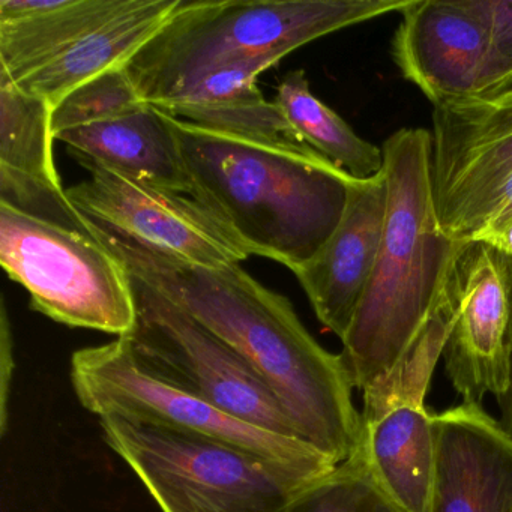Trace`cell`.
I'll list each match as a JSON object with an SVG mask.
<instances>
[{
    "instance_id": "d4e9b609",
    "label": "cell",
    "mask_w": 512,
    "mask_h": 512,
    "mask_svg": "<svg viewBox=\"0 0 512 512\" xmlns=\"http://www.w3.org/2000/svg\"><path fill=\"white\" fill-rule=\"evenodd\" d=\"M512 230V178L506 182L505 187L496 194L490 208L484 226L472 242H485L494 244L506 233Z\"/></svg>"
},
{
    "instance_id": "5bb4252c",
    "label": "cell",
    "mask_w": 512,
    "mask_h": 512,
    "mask_svg": "<svg viewBox=\"0 0 512 512\" xmlns=\"http://www.w3.org/2000/svg\"><path fill=\"white\" fill-rule=\"evenodd\" d=\"M392 58L433 107L476 97L490 44L488 0H410Z\"/></svg>"
},
{
    "instance_id": "7a4b0ae2",
    "label": "cell",
    "mask_w": 512,
    "mask_h": 512,
    "mask_svg": "<svg viewBox=\"0 0 512 512\" xmlns=\"http://www.w3.org/2000/svg\"><path fill=\"white\" fill-rule=\"evenodd\" d=\"M167 119L190 178V196L226 224L251 256L293 272L319 253L343 217L356 178L316 151Z\"/></svg>"
},
{
    "instance_id": "6da1fadb",
    "label": "cell",
    "mask_w": 512,
    "mask_h": 512,
    "mask_svg": "<svg viewBox=\"0 0 512 512\" xmlns=\"http://www.w3.org/2000/svg\"><path fill=\"white\" fill-rule=\"evenodd\" d=\"M91 227L128 274L232 347L271 388L304 440L337 463L355 454L361 410L353 403L355 385L346 362L310 334L286 296L260 284L241 265H193Z\"/></svg>"
},
{
    "instance_id": "7402d4cb",
    "label": "cell",
    "mask_w": 512,
    "mask_h": 512,
    "mask_svg": "<svg viewBox=\"0 0 512 512\" xmlns=\"http://www.w3.org/2000/svg\"><path fill=\"white\" fill-rule=\"evenodd\" d=\"M286 512H400L377 484L364 455L338 463L305 488Z\"/></svg>"
},
{
    "instance_id": "d6986e66",
    "label": "cell",
    "mask_w": 512,
    "mask_h": 512,
    "mask_svg": "<svg viewBox=\"0 0 512 512\" xmlns=\"http://www.w3.org/2000/svg\"><path fill=\"white\" fill-rule=\"evenodd\" d=\"M178 4L179 0H128L121 13L14 83L55 109L80 86L115 68L127 67L136 53L163 28Z\"/></svg>"
},
{
    "instance_id": "83f0119b",
    "label": "cell",
    "mask_w": 512,
    "mask_h": 512,
    "mask_svg": "<svg viewBox=\"0 0 512 512\" xmlns=\"http://www.w3.org/2000/svg\"><path fill=\"white\" fill-rule=\"evenodd\" d=\"M505 89H512V80H511V82L506 83L505 86H502V88L497 89V91H494V92L505 91ZM491 94H493V92H491Z\"/></svg>"
},
{
    "instance_id": "484cf974",
    "label": "cell",
    "mask_w": 512,
    "mask_h": 512,
    "mask_svg": "<svg viewBox=\"0 0 512 512\" xmlns=\"http://www.w3.org/2000/svg\"><path fill=\"white\" fill-rule=\"evenodd\" d=\"M511 259V269H512V257ZM500 406V412H502V418H500V422H502L503 427L508 430V433L512 436V367H511V380H509V388L506 391V394L497 401Z\"/></svg>"
},
{
    "instance_id": "9c48e42d",
    "label": "cell",
    "mask_w": 512,
    "mask_h": 512,
    "mask_svg": "<svg viewBox=\"0 0 512 512\" xmlns=\"http://www.w3.org/2000/svg\"><path fill=\"white\" fill-rule=\"evenodd\" d=\"M449 329V317L434 314L395 367L361 392L358 449L400 512H433L436 443L427 397Z\"/></svg>"
},
{
    "instance_id": "277c9868",
    "label": "cell",
    "mask_w": 512,
    "mask_h": 512,
    "mask_svg": "<svg viewBox=\"0 0 512 512\" xmlns=\"http://www.w3.org/2000/svg\"><path fill=\"white\" fill-rule=\"evenodd\" d=\"M410 0H179L127 71L143 100L161 104L209 71L239 62L272 68L319 38L401 13Z\"/></svg>"
},
{
    "instance_id": "4fadbf2b",
    "label": "cell",
    "mask_w": 512,
    "mask_h": 512,
    "mask_svg": "<svg viewBox=\"0 0 512 512\" xmlns=\"http://www.w3.org/2000/svg\"><path fill=\"white\" fill-rule=\"evenodd\" d=\"M449 296L454 320L442 356L446 376L466 403L499 401L511 380V259L485 242H469L455 263Z\"/></svg>"
},
{
    "instance_id": "8992f818",
    "label": "cell",
    "mask_w": 512,
    "mask_h": 512,
    "mask_svg": "<svg viewBox=\"0 0 512 512\" xmlns=\"http://www.w3.org/2000/svg\"><path fill=\"white\" fill-rule=\"evenodd\" d=\"M0 263L32 310L71 328L127 337L137 320L130 274L94 236L0 203Z\"/></svg>"
},
{
    "instance_id": "52a82bcc",
    "label": "cell",
    "mask_w": 512,
    "mask_h": 512,
    "mask_svg": "<svg viewBox=\"0 0 512 512\" xmlns=\"http://www.w3.org/2000/svg\"><path fill=\"white\" fill-rule=\"evenodd\" d=\"M70 376L79 403L100 419L121 418L208 437L319 473H329L338 464L305 440L239 421L158 379L137 362L125 337L74 352Z\"/></svg>"
},
{
    "instance_id": "cb8c5ba5",
    "label": "cell",
    "mask_w": 512,
    "mask_h": 512,
    "mask_svg": "<svg viewBox=\"0 0 512 512\" xmlns=\"http://www.w3.org/2000/svg\"><path fill=\"white\" fill-rule=\"evenodd\" d=\"M14 370V340L10 316H8L5 298L0 302V434L5 436L10 419V397L13 388Z\"/></svg>"
},
{
    "instance_id": "3957f363",
    "label": "cell",
    "mask_w": 512,
    "mask_h": 512,
    "mask_svg": "<svg viewBox=\"0 0 512 512\" xmlns=\"http://www.w3.org/2000/svg\"><path fill=\"white\" fill-rule=\"evenodd\" d=\"M385 229L373 274L343 340L353 385L365 391L395 367L448 293L469 242L443 229L434 196L433 137L401 128L382 148Z\"/></svg>"
},
{
    "instance_id": "30bf717a",
    "label": "cell",
    "mask_w": 512,
    "mask_h": 512,
    "mask_svg": "<svg viewBox=\"0 0 512 512\" xmlns=\"http://www.w3.org/2000/svg\"><path fill=\"white\" fill-rule=\"evenodd\" d=\"M52 128L68 152L190 196V178L169 119L140 97L127 67L71 92L53 109Z\"/></svg>"
},
{
    "instance_id": "9a60e30c",
    "label": "cell",
    "mask_w": 512,
    "mask_h": 512,
    "mask_svg": "<svg viewBox=\"0 0 512 512\" xmlns=\"http://www.w3.org/2000/svg\"><path fill=\"white\" fill-rule=\"evenodd\" d=\"M433 512H512V436L482 404L433 413Z\"/></svg>"
},
{
    "instance_id": "ac0fdd59",
    "label": "cell",
    "mask_w": 512,
    "mask_h": 512,
    "mask_svg": "<svg viewBox=\"0 0 512 512\" xmlns=\"http://www.w3.org/2000/svg\"><path fill=\"white\" fill-rule=\"evenodd\" d=\"M266 70L259 62L223 65L154 106L206 130L293 151H314L299 139L280 106L260 92L257 77Z\"/></svg>"
},
{
    "instance_id": "7c38bea8",
    "label": "cell",
    "mask_w": 512,
    "mask_h": 512,
    "mask_svg": "<svg viewBox=\"0 0 512 512\" xmlns=\"http://www.w3.org/2000/svg\"><path fill=\"white\" fill-rule=\"evenodd\" d=\"M431 137L440 223L472 242L512 178V89L434 107Z\"/></svg>"
},
{
    "instance_id": "2e32d148",
    "label": "cell",
    "mask_w": 512,
    "mask_h": 512,
    "mask_svg": "<svg viewBox=\"0 0 512 512\" xmlns=\"http://www.w3.org/2000/svg\"><path fill=\"white\" fill-rule=\"evenodd\" d=\"M388 182L356 179L346 209L319 253L293 271L319 322L343 340L373 274L385 229Z\"/></svg>"
},
{
    "instance_id": "8fae6325",
    "label": "cell",
    "mask_w": 512,
    "mask_h": 512,
    "mask_svg": "<svg viewBox=\"0 0 512 512\" xmlns=\"http://www.w3.org/2000/svg\"><path fill=\"white\" fill-rule=\"evenodd\" d=\"M68 154L89 173L88 181L67 188L68 199L94 226L205 268L241 265L251 256L226 224L188 194Z\"/></svg>"
},
{
    "instance_id": "ba28073f",
    "label": "cell",
    "mask_w": 512,
    "mask_h": 512,
    "mask_svg": "<svg viewBox=\"0 0 512 512\" xmlns=\"http://www.w3.org/2000/svg\"><path fill=\"white\" fill-rule=\"evenodd\" d=\"M130 277L137 320L125 338L148 373L239 421L304 440L271 388L232 347L166 296Z\"/></svg>"
},
{
    "instance_id": "44dd1931",
    "label": "cell",
    "mask_w": 512,
    "mask_h": 512,
    "mask_svg": "<svg viewBox=\"0 0 512 512\" xmlns=\"http://www.w3.org/2000/svg\"><path fill=\"white\" fill-rule=\"evenodd\" d=\"M275 103L299 139L356 179L383 172L382 148L359 137L352 127L311 92L304 70L290 71L277 86Z\"/></svg>"
},
{
    "instance_id": "4316f807",
    "label": "cell",
    "mask_w": 512,
    "mask_h": 512,
    "mask_svg": "<svg viewBox=\"0 0 512 512\" xmlns=\"http://www.w3.org/2000/svg\"><path fill=\"white\" fill-rule=\"evenodd\" d=\"M491 247L497 248V250L502 251L506 256L512 257V230L511 232L506 233L503 238H500L499 241L491 244Z\"/></svg>"
},
{
    "instance_id": "e0dca14e",
    "label": "cell",
    "mask_w": 512,
    "mask_h": 512,
    "mask_svg": "<svg viewBox=\"0 0 512 512\" xmlns=\"http://www.w3.org/2000/svg\"><path fill=\"white\" fill-rule=\"evenodd\" d=\"M53 106L0 73V203L94 236L74 208L53 160Z\"/></svg>"
},
{
    "instance_id": "603a6c76",
    "label": "cell",
    "mask_w": 512,
    "mask_h": 512,
    "mask_svg": "<svg viewBox=\"0 0 512 512\" xmlns=\"http://www.w3.org/2000/svg\"><path fill=\"white\" fill-rule=\"evenodd\" d=\"M488 2L490 44L476 97L497 91L512 80V0Z\"/></svg>"
},
{
    "instance_id": "5b68a950",
    "label": "cell",
    "mask_w": 512,
    "mask_h": 512,
    "mask_svg": "<svg viewBox=\"0 0 512 512\" xmlns=\"http://www.w3.org/2000/svg\"><path fill=\"white\" fill-rule=\"evenodd\" d=\"M100 425L104 442L161 512H286L328 475L208 437L121 418H101Z\"/></svg>"
},
{
    "instance_id": "ffe728a7",
    "label": "cell",
    "mask_w": 512,
    "mask_h": 512,
    "mask_svg": "<svg viewBox=\"0 0 512 512\" xmlns=\"http://www.w3.org/2000/svg\"><path fill=\"white\" fill-rule=\"evenodd\" d=\"M128 0H0V73L20 82L121 13Z\"/></svg>"
}]
</instances>
